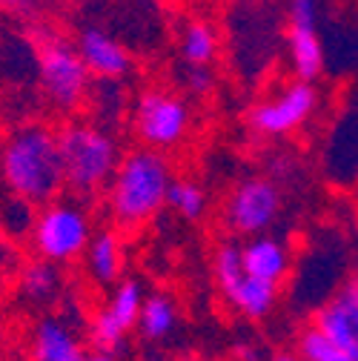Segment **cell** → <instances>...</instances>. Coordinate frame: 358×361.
Masks as SVG:
<instances>
[{
  "label": "cell",
  "instance_id": "ffe728a7",
  "mask_svg": "<svg viewBox=\"0 0 358 361\" xmlns=\"http://www.w3.org/2000/svg\"><path fill=\"white\" fill-rule=\"evenodd\" d=\"M206 190L192 178H175L169 187V198L166 207L172 209V215H178L181 221H201L206 215Z\"/></svg>",
  "mask_w": 358,
  "mask_h": 361
},
{
  "label": "cell",
  "instance_id": "d6986e66",
  "mask_svg": "<svg viewBox=\"0 0 358 361\" xmlns=\"http://www.w3.org/2000/svg\"><path fill=\"white\" fill-rule=\"evenodd\" d=\"M181 58L187 66H209L218 58V32L206 20H190L184 26Z\"/></svg>",
  "mask_w": 358,
  "mask_h": 361
},
{
  "label": "cell",
  "instance_id": "277c9868",
  "mask_svg": "<svg viewBox=\"0 0 358 361\" xmlns=\"http://www.w3.org/2000/svg\"><path fill=\"white\" fill-rule=\"evenodd\" d=\"M92 215L78 198H58L37 209L29 244L37 258H47L58 267L75 264L86 255L89 244L95 238Z\"/></svg>",
  "mask_w": 358,
  "mask_h": 361
},
{
  "label": "cell",
  "instance_id": "7c38bea8",
  "mask_svg": "<svg viewBox=\"0 0 358 361\" xmlns=\"http://www.w3.org/2000/svg\"><path fill=\"white\" fill-rule=\"evenodd\" d=\"M312 327H319L335 347L358 358V287L355 281L338 287L319 307Z\"/></svg>",
  "mask_w": 358,
  "mask_h": 361
},
{
  "label": "cell",
  "instance_id": "6da1fadb",
  "mask_svg": "<svg viewBox=\"0 0 358 361\" xmlns=\"http://www.w3.org/2000/svg\"><path fill=\"white\" fill-rule=\"evenodd\" d=\"M0 178L12 198L35 209L58 201L66 190L58 132L47 123L15 126L0 149Z\"/></svg>",
  "mask_w": 358,
  "mask_h": 361
},
{
  "label": "cell",
  "instance_id": "cb8c5ba5",
  "mask_svg": "<svg viewBox=\"0 0 358 361\" xmlns=\"http://www.w3.org/2000/svg\"><path fill=\"white\" fill-rule=\"evenodd\" d=\"M0 6L9 9L12 15H32L35 12V0H0Z\"/></svg>",
  "mask_w": 358,
  "mask_h": 361
},
{
  "label": "cell",
  "instance_id": "4fadbf2b",
  "mask_svg": "<svg viewBox=\"0 0 358 361\" xmlns=\"http://www.w3.org/2000/svg\"><path fill=\"white\" fill-rule=\"evenodd\" d=\"M32 361H86L89 353L66 315H43L29 336Z\"/></svg>",
  "mask_w": 358,
  "mask_h": 361
},
{
  "label": "cell",
  "instance_id": "ac0fdd59",
  "mask_svg": "<svg viewBox=\"0 0 358 361\" xmlns=\"http://www.w3.org/2000/svg\"><path fill=\"white\" fill-rule=\"evenodd\" d=\"M178 330V304L169 293H149L141 310L138 322V336L144 341H166Z\"/></svg>",
  "mask_w": 358,
  "mask_h": 361
},
{
  "label": "cell",
  "instance_id": "8992f818",
  "mask_svg": "<svg viewBox=\"0 0 358 361\" xmlns=\"http://www.w3.org/2000/svg\"><path fill=\"white\" fill-rule=\"evenodd\" d=\"M129 121L141 147L155 152H169L181 147L192 129L190 104L163 86H147L144 92H138Z\"/></svg>",
  "mask_w": 358,
  "mask_h": 361
},
{
  "label": "cell",
  "instance_id": "9c48e42d",
  "mask_svg": "<svg viewBox=\"0 0 358 361\" xmlns=\"http://www.w3.org/2000/svg\"><path fill=\"white\" fill-rule=\"evenodd\" d=\"M147 293L138 279H123L109 290L104 307H98L86 322V341L95 353H118L129 333L138 330Z\"/></svg>",
  "mask_w": 358,
  "mask_h": 361
},
{
  "label": "cell",
  "instance_id": "3957f363",
  "mask_svg": "<svg viewBox=\"0 0 358 361\" xmlns=\"http://www.w3.org/2000/svg\"><path fill=\"white\" fill-rule=\"evenodd\" d=\"M58 147L63 161L66 190L78 198H92L109 187L121 164L115 135L92 121H69L58 129Z\"/></svg>",
  "mask_w": 358,
  "mask_h": 361
},
{
  "label": "cell",
  "instance_id": "9a60e30c",
  "mask_svg": "<svg viewBox=\"0 0 358 361\" xmlns=\"http://www.w3.org/2000/svg\"><path fill=\"white\" fill-rule=\"evenodd\" d=\"M86 273H89V281L95 287H115L123 281V269H126V244H123V235L121 230L115 227H106V230H98L92 244H89L86 255Z\"/></svg>",
  "mask_w": 358,
  "mask_h": 361
},
{
  "label": "cell",
  "instance_id": "603a6c76",
  "mask_svg": "<svg viewBox=\"0 0 358 361\" xmlns=\"http://www.w3.org/2000/svg\"><path fill=\"white\" fill-rule=\"evenodd\" d=\"M187 86L192 89L195 95H209L215 89V75L209 66H190L187 72Z\"/></svg>",
  "mask_w": 358,
  "mask_h": 361
},
{
  "label": "cell",
  "instance_id": "83f0119b",
  "mask_svg": "<svg viewBox=\"0 0 358 361\" xmlns=\"http://www.w3.org/2000/svg\"><path fill=\"white\" fill-rule=\"evenodd\" d=\"M175 361H195V358H175Z\"/></svg>",
  "mask_w": 358,
  "mask_h": 361
},
{
  "label": "cell",
  "instance_id": "8fae6325",
  "mask_svg": "<svg viewBox=\"0 0 358 361\" xmlns=\"http://www.w3.org/2000/svg\"><path fill=\"white\" fill-rule=\"evenodd\" d=\"M287 52L295 80L316 83L324 75V47L319 37V6L316 0H290L287 9Z\"/></svg>",
  "mask_w": 358,
  "mask_h": 361
},
{
  "label": "cell",
  "instance_id": "e0dca14e",
  "mask_svg": "<svg viewBox=\"0 0 358 361\" xmlns=\"http://www.w3.org/2000/svg\"><path fill=\"white\" fill-rule=\"evenodd\" d=\"M63 269L47 258H29L18 269V293L23 301L35 307H47L55 304L63 293Z\"/></svg>",
  "mask_w": 358,
  "mask_h": 361
},
{
  "label": "cell",
  "instance_id": "7a4b0ae2",
  "mask_svg": "<svg viewBox=\"0 0 358 361\" xmlns=\"http://www.w3.org/2000/svg\"><path fill=\"white\" fill-rule=\"evenodd\" d=\"M172 164L163 152L129 149L106 187V209L115 230H141L166 207L172 187Z\"/></svg>",
  "mask_w": 358,
  "mask_h": 361
},
{
  "label": "cell",
  "instance_id": "2e32d148",
  "mask_svg": "<svg viewBox=\"0 0 358 361\" xmlns=\"http://www.w3.org/2000/svg\"><path fill=\"white\" fill-rule=\"evenodd\" d=\"M241 261L249 276L273 287H281L292 269V252L276 235H258L241 244Z\"/></svg>",
  "mask_w": 358,
  "mask_h": 361
},
{
  "label": "cell",
  "instance_id": "4316f807",
  "mask_svg": "<svg viewBox=\"0 0 358 361\" xmlns=\"http://www.w3.org/2000/svg\"><path fill=\"white\" fill-rule=\"evenodd\" d=\"M352 281H355V287H358V269H355V279H352Z\"/></svg>",
  "mask_w": 358,
  "mask_h": 361
},
{
  "label": "cell",
  "instance_id": "52a82bcc",
  "mask_svg": "<svg viewBox=\"0 0 358 361\" xmlns=\"http://www.w3.org/2000/svg\"><path fill=\"white\" fill-rule=\"evenodd\" d=\"M212 279H215L223 301H227L230 310L238 312L241 319L261 322L278 304V287L258 281L255 276L247 273V267L241 261V244H235V241H227L215 250Z\"/></svg>",
  "mask_w": 358,
  "mask_h": 361
},
{
  "label": "cell",
  "instance_id": "44dd1931",
  "mask_svg": "<svg viewBox=\"0 0 358 361\" xmlns=\"http://www.w3.org/2000/svg\"><path fill=\"white\" fill-rule=\"evenodd\" d=\"M295 353L304 358V361H358L352 358L350 353H344L341 347H335L319 327H304L298 333V341H295Z\"/></svg>",
  "mask_w": 358,
  "mask_h": 361
},
{
  "label": "cell",
  "instance_id": "d4e9b609",
  "mask_svg": "<svg viewBox=\"0 0 358 361\" xmlns=\"http://www.w3.org/2000/svg\"><path fill=\"white\" fill-rule=\"evenodd\" d=\"M86 361H123L118 353H89Z\"/></svg>",
  "mask_w": 358,
  "mask_h": 361
},
{
  "label": "cell",
  "instance_id": "484cf974",
  "mask_svg": "<svg viewBox=\"0 0 358 361\" xmlns=\"http://www.w3.org/2000/svg\"><path fill=\"white\" fill-rule=\"evenodd\" d=\"M273 361H304V358H301L298 353H278Z\"/></svg>",
  "mask_w": 358,
  "mask_h": 361
},
{
  "label": "cell",
  "instance_id": "5b68a950",
  "mask_svg": "<svg viewBox=\"0 0 358 361\" xmlns=\"http://www.w3.org/2000/svg\"><path fill=\"white\" fill-rule=\"evenodd\" d=\"M37 78L43 95L58 112H78L92 92V75H89L78 47L55 32H37Z\"/></svg>",
  "mask_w": 358,
  "mask_h": 361
},
{
  "label": "cell",
  "instance_id": "ba28073f",
  "mask_svg": "<svg viewBox=\"0 0 358 361\" xmlns=\"http://www.w3.org/2000/svg\"><path fill=\"white\" fill-rule=\"evenodd\" d=\"M223 227L241 238L266 235L281 215V190L273 178L252 175L233 187V192L223 201Z\"/></svg>",
  "mask_w": 358,
  "mask_h": 361
},
{
  "label": "cell",
  "instance_id": "7402d4cb",
  "mask_svg": "<svg viewBox=\"0 0 358 361\" xmlns=\"http://www.w3.org/2000/svg\"><path fill=\"white\" fill-rule=\"evenodd\" d=\"M35 218H37V212L32 204L12 198V204L4 209V230L9 238H29L32 227H35Z\"/></svg>",
  "mask_w": 358,
  "mask_h": 361
},
{
  "label": "cell",
  "instance_id": "30bf717a",
  "mask_svg": "<svg viewBox=\"0 0 358 361\" xmlns=\"http://www.w3.org/2000/svg\"><path fill=\"white\" fill-rule=\"evenodd\" d=\"M319 109V89L316 83L292 80L281 86L273 98L255 104L247 112V123L255 135L264 138H281L295 129H301Z\"/></svg>",
  "mask_w": 358,
  "mask_h": 361
},
{
  "label": "cell",
  "instance_id": "5bb4252c",
  "mask_svg": "<svg viewBox=\"0 0 358 361\" xmlns=\"http://www.w3.org/2000/svg\"><path fill=\"white\" fill-rule=\"evenodd\" d=\"M78 55L83 58L86 69L92 78L101 80H123L132 69V58L123 49V43H118L112 35H106L104 29L89 26L78 35Z\"/></svg>",
  "mask_w": 358,
  "mask_h": 361
}]
</instances>
